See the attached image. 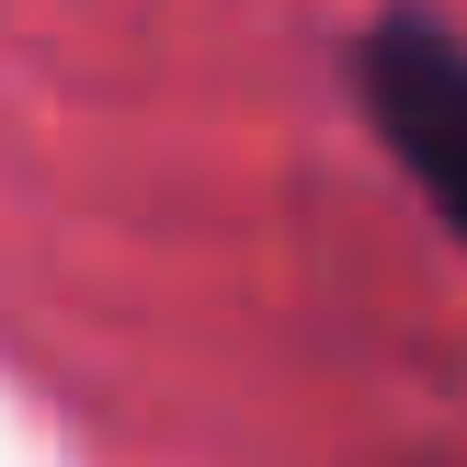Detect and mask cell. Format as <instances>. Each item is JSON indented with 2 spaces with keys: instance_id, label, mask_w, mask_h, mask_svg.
I'll use <instances>...</instances> for the list:
<instances>
[{
  "instance_id": "1",
  "label": "cell",
  "mask_w": 467,
  "mask_h": 467,
  "mask_svg": "<svg viewBox=\"0 0 467 467\" xmlns=\"http://www.w3.org/2000/svg\"><path fill=\"white\" fill-rule=\"evenodd\" d=\"M354 91L377 114V137L400 149V171L422 182V205L467 251V35H445L422 0H388L354 35Z\"/></svg>"
}]
</instances>
